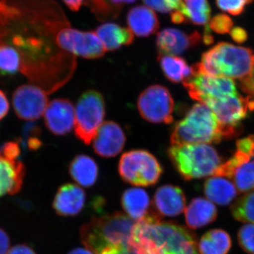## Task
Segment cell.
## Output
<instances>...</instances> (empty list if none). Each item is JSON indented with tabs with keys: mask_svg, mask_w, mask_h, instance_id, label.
Segmentation results:
<instances>
[{
	"mask_svg": "<svg viewBox=\"0 0 254 254\" xmlns=\"http://www.w3.org/2000/svg\"><path fill=\"white\" fill-rule=\"evenodd\" d=\"M69 24L52 0L0 1V76L23 75L48 94L66 83L68 72L56 35ZM74 57V56H73Z\"/></svg>",
	"mask_w": 254,
	"mask_h": 254,
	"instance_id": "cell-1",
	"label": "cell"
},
{
	"mask_svg": "<svg viewBox=\"0 0 254 254\" xmlns=\"http://www.w3.org/2000/svg\"><path fill=\"white\" fill-rule=\"evenodd\" d=\"M161 220L153 212L136 222L130 245L138 254H199L193 232L176 222Z\"/></svg>",
	"mask_w": 254,
	"mask_h": 254,
	"instance_id": "cell-2",
	"label": "cell"
},
{
	"mask_svg": "<svg viewBox=\"0 0 254 254\" xmlns=\"http://www.w3.org/2000/svg\"><path fill=\"white\" fill-rule=\"evenodd\" d=\"M195 66L209 76L242 80L253 71L254 53L250 48L220 43L203 53Z\"/></svg>",
	"mask_w": 254,
	"mask_h": 254,
	"instance_id": "cell-3",
	"label": "cell"
},
{
	"mask_svg": "<svg viewBox=\"0 0 254 254\" xmlns=\"http://www.w3.org/2000/svg\"><path fill=\"white\" fill-rule=\"evenodd\" d=\"M136 222L122 213L93 218L80 228V237L86 249L100 254L108 247L130 245Z\"/></svg>",
	"mask_w": 254,
	"mask_h": 254,
	"instance_id": "cell-4",
	"label": "cell"
},
{
	"mask_svg": "<svg viewBox=\"0 0 254 254\" xmlns=\"http://www.w3.org/2000/svg\"><path fill=\"white\" fill-rule=\"evenodd\" d=\"M225 138L221 125L203 103L195 104L185 118L175 124L170 135L171 145L216 143Z\"/></svg>",
	"mask_w": 254,
	"mask_h": 254,
	"instance_id": "cell-5",
	"label": "cell"
},
{
	"mask_svg": "<svg viewBox=\"0 0 254 254\" xmlns=\"http://www.w3.org/2000/svg\"><path fill=\"white\" fill-rule=\"evenodd\" d=\"M167 153L177 171L186 181L213 176L222 165V159L217 150L205 143L171 145Z\"/></svg>",
	"mask_w": 254,
	"mask_h": 254,
	"instance_id": "cell-6",
	"label": "cell"
},
{
	"mask_svg": "<svg viewBox=\"0 0 254 254\" xmlns=\"http://www.w3.org/2000/svg\"><path fill=\"white\" fill-rule=\"evenodd\" d=\"M118 170L127 183L136 187H149L158 182L163 169L158 159L149 151L135 149L123 153Z\"/></svg>",
	"mask_w": 254,
	"mask_h": 254,
	"instance_id": "cell-7",
	"label": "cell"
},
{
	"mask_svg": "<svg viewBox=\"0 0 254 254\" xmlns=\"http://www.w3.org/2000/svg\"><path fill=\"white\" fill-rule=\"evenodd\" d=\"M105 116L104 98L100 92L89 90L81 95L75 108L74 133L86 145L93 141Z\"/></svg>",
	"mask_w": 254,
	"mask_h": 254,
	"instance_id": "cell-8",
	"label": "cell"
},
{
	"mask_svg": "<svg viewBox=\"0 0 254 254\" xmlns=\"http://www.w3.org/2000/svg\"><path fill=\"white\" fill-rule=\"evenodd\" d=\"M138 113L153 124L173 123L175 102L170 91L162 85H151L141 92L137 100Z\"/></svg>",
	"mask_w": 254,
	"mask_h": 254,
	"instance_id": "cell-9",
	"label": "cell"
},
{
	"mask_svg": "<svg viewBox=\"0 0 254 254\" xmlns=\"http://www.w3.org/2000/svg\"><path fill=\"white\" fill-rule=\"evenodd\" d=\"M56 44L64 53L86 59H98L106 53L95 32L79 31L70 24L57 33Z\"/></svg>",
	"mask_w": 254,
	"mask_h": 254,
	"instance_id": "cell-10",
	"label": "cell"
},
{
	"mask_svg": "<svg viewBox=\"0 0 254 254\" xmlns=\"http://www.w3.org/2000/svg\"><path fill=\"white\" fill-rule=\"evenodd\" d=\"M182 83L190 98L200 103L238 93L236 84L231 78L209 76L200 72L195 65L191 76Z\"/></svg>",
	"mask_w": 254,
	"mask_h": 254,
	"instance_id": "cell-11",
	"label": "cell"
},
{
	"mask_svg": "<svg viewBox=\"0 0 254 254\" xmlns=\"http://www.w3.org/2000/svg\"><path fill=\"white\" fill-rule=\"evenodd\" d=\"M21 148L18 141H8L0 146V197L17 193L22 187L25 167L18 160Z\"/></svg>",
	"mask_w": 254,
	"mask_h": 254,
	"instance_id": "cell-12",
	"label": "cell"
},
{
	"mask_svg": "<svg viewBox=\"0 0 254 254\" xmlns=\"http://www.w3.org/2000/svg\"><path fill=\"white\" fill-rule=\"evenodd\" d=\"M203 104L206 105L216 117L225 138H232L237 134L241 121L246 118L250 110L247 98L239 93L209 100Z\"/></svg>",
	"mask_w": 254,
	"mask_h": 254,
	"instance_id": "cell-13",
	"label": "cell"
},
{
	"mask_svg": "<svg viewBox=\"0 0 254 254\" xmlns=\"http://www.w3.org/2000/svg\"><path fill=\"white\" fill-rule=\"evenodd\" d=\"M48 103V92L32 83L21 85L13 93L15 114L20 120L29 123L36 121L44 115Z\"/></svg>",
	"mask_w": 254,
	"mask_h": 254,
	"instance_id": "cell-14",
	"label": "cell"
},
{
	"mask_svg": "<svg viewBox=\"0 0 254 254\" xmlns=\"http://www.w3.org/2000/svg\"><path fill=\"white\" fill-rule=\"evenodd\" d=\"M43 118L46 128L52 133L64 136L74 127V106L66 98H55L48 103Z\"/></svg>",
	"mask_w": 254,
	"mask_h": 254,
	"instance_id": "cell-15",
	"label": "cell"
},
{
	"mask_svg": "<svg viewBox=\"0 0 254 254\" xmlns=\"http://www.w3.org/2000/svg\"><path fill=\"white\" fill-rule=\"evenodd\" d=\"M201 36L198 32L188 33L174 28H166L157 35L155 45L158 56L183 54L200 43Z\"/></svg>",
	"mask_w": 254,
	"mask_h": 254,
	"instance_id": "cell-16",
	"label": "cell"
},
{
	"mask_svg": "<svg viewBox=\"0 0 254 254\" xmlns=\"http://www.w3.org/2000/svg\"><path fill=\"white\" fill-rule=\"evenodd\" d=\"M126 141V135L121 126L115 122L106 121L93 138V148L102 158H113L123 151Z\"/></svg>",
	"mask_w": 254,
	"mask_h": 254,
	"instance_id": "cell-17",
	"label": "cell"
},
{
	"mask_svg": "<svg viewBox=\"0 0 254 254\" xmlns=\"http://www.w3.org/2000/svg\"><path fill=\"white\" fill-rule=\"evenodd\" d=\"M186 196L180 187L164 185L155 191L152 207L159 216L176 217L183 213Z\"/></svg>",
	"mask_w": 254,
	"mask_h": 254,
	"instance_id": "cell-18",
	"label": "cell"
},
{
	"mask_svg": "<svg viewBox=\"0 0 254 254\" xmlns=\"http://www.w3.org/2000/svg\"><path fill=\"white\" fill-rule=\"evenodd\" d=\"M86 193L81 187L66 184L58 189L53 208L61 216H75L81 213L86 202Z\"/></svg>",
	"mask_w": 254,
	"mask_h": 254,
	"instance_id": "cell-19",
	"label": "cell"
},
{
	"mask_svg": "<svg viewBox=\"0 0 254 254\" xmlns=\"http://www.w3.org/2000/svg\"><path fill=\"white\" fill-rule=\"evenodd\" d=\"M218 217V209L210 200L196 197L185 208V221L189 228L198 230L213 223Z\"/></svg>",
	"mask_w": 254,
	"mask_h": 254,
	"instance_id": "cell-20",
	"label": "cell"
},
{
	"mask_svg": "<svg viewBox=\"0 0 254 254\" xmlns=\"http://www.w3.org/2000/svg\"><path fill=\"white\" fill-rule=\"evenodd\" d=\"M128 29L138 37L145 38L158 31L160 23L156 14L150 8L138 6L131 8L127 16Z\"/></svg>",
	"mask_w": 254,
	"mask_h": 254,
	"instance_id": "cell-21",
	"label": "cell"
},
{
	"mask_svg": "<svg viewBox=\"0 0 254 254\" xmlns=\"http://www.w3.org/2000/svg\"><path fill=\"white\" fill-rule=\"evenodd\" d=\"M121 203L128 216L136 222L148 217L153 210L149 195L145 190L140 188L125 190L122 195Z\"/></svg>",
	"mask_w": 254,
	"mask_h": 254,
	"instance_id": "cell-22",
	"label": "cell"
},
{
	"mask_svg": "<svg viewBox=\"0 0 254 254\" xmlns=\"http://www.w3.org/2000/svg\"><path fill=\"white\" fill-rule=\"evenodd\" d=\"M95 33L106 52L115 51L122 47L130 46L133 42V33L116 23H103L97 28Z\"/></svg>",
	"mask_w": 254,
	"mask_h": 254,
	"instance_id": "cell-23",
	"label": "cell"
},
{
	"mask_svg": "<svg viewBox=\"0 0 254 254\" xmlns=\"http://www.w3.org/2000/svg\"><path fill=\"white\" fill-rule=\"evenodd\" d=\"M68 173L78 185L88 188L93 186L98 180V164L88 155H77L69 163Z\"/></svg>",
	"mask_w": 254,
	"mask_h": 254,
	"instance_id": "cell-24",
	"label": "cell"
},
{
	"mask_svg": "<svg viewBox=\"0 0 254 254\" xmlns=\"http://www.w3.org/2000/svg\"><path fill=\"white\" fill-rule=\"evenodd\" d=\"M203 191L212 203L222 206L230 204L237 195L235 185L225 177H213L205 182Z\"/></svg>",
	"mask_w": 254,
	"mask_h": 254,
	"instance_id": "cell-25",
	"label": "cell"
},
{
	"mask_svg": "<svg viewBox=\"0 0 254 254\" xmlns=\"http://www.w3.org/2000/svg\"><path fill=\"white\" fill-rule=\"evenodd\" d=\"M231 247V237L221 229L209 230L200 238L198 245L200 254H228Z\"/></svg>",
	"mask_w": 254,
	"mask_h": 254,
	"instance_id": "cell-26",
	"label": "cell"
},
{
	"mask_svg": "<svg viewBox=\"0 0 254 254\" xmlns=\"http://www.w3.org/2000/svg\"><path fill=\"white\" fill-rule=\"evenodd\" d=\"M158 60L165 78L172 83L183 82L193 73V66H189L186 60L180 57L160 55Z\"/></svg>",
	"mask_w": 254,
	"mask_h": 254,
	"instance_id": "cell-27",
	"label": "cell"
},
{
	"mask_svg": "<svg viewBox=\"0 0 254 254\" xmlns=\"http://www.w3.org/2000/svg\"><path fill=\"white\" fill-rule=\"evenodd\" d=\"M178 11L184 23L206 25L210 20V8L207 0H182Z\"/></svg>",
	"mask_w": 254,
	"mask_h": 254,
	"instance_id": "cell-28",
	"label": "cell"
},
{
	"mask_svg": "<svg viewBox=\"0 0 254 254\" xmlns=\"http://www.w3.org/2000/svg\"><path fill=\"white\" fill-rule=\"evenodd\" d=\"M231 213L237 221L254 225V190L235 200L231 206Z\"/></svg>",
	"mask_w": 254,
	"mask_h": 254,
	"instance_id": "cell-29",
	"label": "cell"
},
{
	"mask_svg": "<svg viewBox=\"0 0 254 254\" xmlns=\"http://www.w3.org/2000/svg\"><path fill=\"white\" fill-rule=\"evenodd\" d=\"M231 180L237 191L248 193L254 190V160H250L237 169Z\"/></svg>",
	"mask_w": 254,
	"mask_h": 254,
	"instance_id": "cell-30",
	"label": "cell"
},
{
	"mask_svg": "<svg viewBox=\"0 0 254 254\" xmlns=\"http://www.w3.org/2000/svg\"><path fill=\"white\" fill-rule=\"evenodd\" d=\"M86 4L100 21L115 19L123 9L110 0H87Z\"/></svg>",
	"mask_w": 254,
	"mask_h": 254,
	"instance_id": "cell-31",
	"label": "cell"
},
{
	"mask_svg": "<svg viewBox=\"0 0 254 254\" xmlns=\"http://www.w3.org/2000/svg\"><path fill=\"white\" fill-rule=\"evenodd\" d=\"M250 159L251 157L248 155L237 150L236 153L230 160H227L226 163L222 164L219 167L213 177H227L231 180L237 169L243 164L250 161Z\"/></svg>",
	"mask_w": 254,
	"mask_h": 254,
	"instance_id": "cell-32",
	"label": "cell"
},
{
	"mask_svg": "<svg viewBox=\"0 0 254 254\" xmlns=\"http://www.w3.org/2000/svg\"><path fill=\"white\" fill-rule=\"evenodd\" d=\"M41 133V128L33 124V122L24 127L22 140L30 150H36L41 148L43 144L40 138Z\"/></svg>",
	"mask_w": 254,
	"mask_h": 254,
	"instance_id": "cell-33",
	"label": "cell"
},
{
	"mask_svg": "<svg viewBox=\"0 0 254 254\" xmlns=\"http://www.w3.org/2000/svg\"><path fill=\"white\" fill-rule=\"evenodd\" d=\"M237 240L246 253L254 254V225L247 224L241 227L237 233Z\"/></svg>",
	"mask_w": 254,
	"mask_h": 254,
	"instance_id": "cell-34",
	"label": "cell"
},
{
	"mask_svg": "<svg viewBox=\"0 0 254 254\" xmlns=\"http://www.w3.org/2000/svg\"><path fill=\"white\" fill-rule=\"evenodd\" d=\"M150 9L160 13H172L180 9L182 0H143Z\"/></svg>",
	"mask_w": 254,
	"mask_h": 254,
	"instance_id": "cell-35",
	"label": "cell"
},
{
	"mask_svg": "<svg viewBox=\"0 0 254 254\" xmlns=\"http://www.w3.org/2000/svg\"><path fill=\"white\" fill-rule=\"evenodd\" d=\"M253 0H216V4L222 11L232 15L240 14L246 6Z\"/></svg>",
	"mask_w": 254,
	"mask_h": 254,
	"instance_id": "cell-36",
	"label": "cell"
},
{
	"mask_svg": "<svg viewBox=\"0 0 254 254\" xmlns=\"http://www.w3.org/2000/svg\"><path fill=\"white\" fill-rule=\"evenodd\" d=\"M210 29L218 34H225L231 31L233 22L231 18L225 14H218L212 18L208 24Z\"/></svg>",
	"mask_w": 254,
	"mask_h": 254,
	"instance_id": "cell-37",
	"label": "cell"
},
{
	"mask_svg": "<svg viewBox=\"0 0 254 254\" xmlns=\"http://www.w3.org/2000/svg\"><path fill=\"white\" fill-rule=\"evenodd\" d=\"M240 87L242 91L245 92L248 101L249 109L254 110V68L252 72L247 77L240 80Z\"/></svg>",
	"mask_w": 254,
	"mask_h": 254,
	"instance_id": "cell-38",
	"label": "cell"
},
{
	"mask_svg": "<svg viewBox=\"0 0 254 254\" xmlns=\"http://www.w3.org/2000/svg\"><path fill=\"white\" fill-rule=\"evenodd\" d=\"M237 150L248 155L251 158L254 157V135H251L237 142Z\"/></svg>",
	"mask_w": 254,
	"mask_h": 254,
	"instance_id": "cell-39",
	"label": "cell"
},
{
	"mask_svg": "<svg viewBox=\"0 0 254 254\" xmlns=\"http://www.w3.org/2000/svg\"><path fill=\"white\" fill-rule=\"evenodd\" d=\"M100 254H138L130 245L115 246L105 249Z\"/></svg>",
	"mask_w": 254,
	"mask_h": 254,
	"instance_id": "cell-40",
	"label": "cell"
},
{
	"mask_svg": "<svg viewBox=\"0 0 254 254\" xmlns=\"http://www.w3.org/2000/svg\"><path fill=\"white\" fill-rule=\"evenodd\" d=\"M9 102L4 91L0 90V121L7 115L9 111Z\"/></svg>",
	"mask_w": 254,
	"mask_h": 254,
	"instance_id": "cell-41",
	"label": "cell"
},
{
	"mask_svg": "<svg viewBox=\"0 0 254 254\" xmlns=\"http://www.w3.org/2000/svg\"><path fill=\"white\" fill-rule=\"evenodd\" d=\"M230 36L234 41L238 43H244L247 41V38H248V35L245 30L240 27L232 28L230 31Z\"/></svg>",
	"mask_w": 254,
	"mask_h": 254,
	"instance_id": "cell-42",
	"label": "cell"
},
{
	"mask_svg": "<svg viewBox=\"0 0 254 254\" xmlns=\"http://www.w3.org/2000/svg\"><path fill=\"white\" fill-rule=\"evenodd\" d=\"M9 239L4 230L0 229V254H6L9 252Z\"/></svg>",
	"mask_w": 254,
	"mask_h": 254,
	"instance_id": "cell-43",
	"label": "cell"
},
{
	"mask_svg": "<svg viewBox=\"0 0 254 254\" xmlns=\"http://www.w3.org/2000/svg\"><path fill=\"white\" fill-rule=\"evenodd\" d=\"M6 254H36V253L28 246L20 245L12 247Z\"/></svg>",
	"mask_w": 254,
	"mask_h": 254,
	"instance_id": "cell-44",
	"label": "cell"
},
{
	"mask_svg": "<svg viewBox=\"0 0 254 254\" xmlns=\"http://www.w3.org/2000/svg\"><path fill=\"white\" fill-rule=\"evenodd\" d=\"M85 0H63L65 4L72 11H77L81 9Z\"/></svg>",
	"mask_w": 254,
	"mask_h": 254,
	"instance_id": "cell-45",
	"label": "cell"
},
{
	"mask_svg": "<svg viewBox=\"0 0 254 254\" xmlns=\"http://www.w3.org/2000/svg\"><path fill=\"white\" fill-rule=\"evenodd\" d=\"M114 4L119 6V7L123 8L124 4H130V3L134 2L136 0H110Z\"/></svg>",
	"mask_w": 254,
	"mask_h": 254,
	"instance_id": "cell-46",
	"label": "cell"
},
{
	"mask_svg": "<svg viewBox=\"0 0 254 254\" xmlns=\"http://www.w3.org/2000/svg\"><path fill=\"white\" fill-rule=\"evenodd\" d=\"M68 254H94L88 249L76 248L69 252Z\"/></svg>",
	"mask_w": 254,
	"mask_h": 254,
	"instance_id": "cell-47",
	"label": "cell"
}]
</instances>
